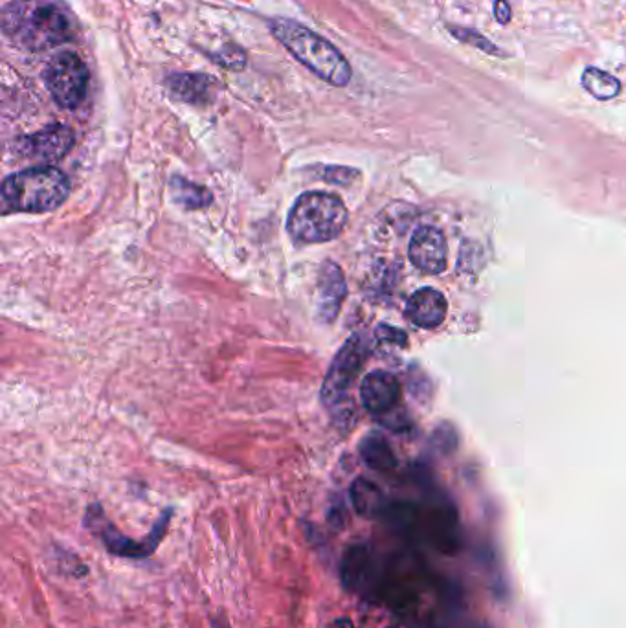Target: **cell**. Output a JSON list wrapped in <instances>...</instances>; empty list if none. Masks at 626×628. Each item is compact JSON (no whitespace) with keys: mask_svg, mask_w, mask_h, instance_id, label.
Returning <instances> with one entry per match:
<instances>
[{"mask_svg":"<svg viewBox=\"0 0 626 628\" xmlns=\"http://www.w3.org/2000/svg\"><path fill=\"white\" fill-rule=\"evenodd\" d=\"M347 223L346 204L325 191H307L294 202L287 228L300 243H329L342 234Z\"/></svg>","mask_w":626,"mask_h":628,"instance_id":"3957f363","label":"cell"},{"mask_svg":"<svg viewBox=\"0 0 626 628\" xmlns=\"http://www.w3.org/2000/svg\"><path fill=\"white\" fill-rule=\"evenodd\" d=\"M384 575L377 553L366 544L353 546L344 553L340 564V577L349 592L368 601L382 599Z\"/></svg>","mask_w":626,"mask_h":628,"instance_id":"52a82bcc","label":"cell"},{"mask_svg":"<svg viewBox=\"0 0 626 628\" xmlns=\"http://www.w3.org/2000/svg\"><path fill=\"white\" fill-rule=\"evenodd\" d=\"M408 256L415 269L437 276L447 269V241L436 226H419L412 236Z\"/></svg>","mask_w":626,"mask_h":628,"instance_id":"9c48e42d","label":"cell"},{"mask_svg":"<svg viewBox=\"0 0 626 628\" xmlns=\"http://www.w3.org/2000/svg\"><path fill=\"white\" fill-rule=\"evenodd\" d=\"M448 303L443 292L436 291L432 287L419 289L410 296L406 303V316L417 327L423 329H436L445 322Z\"/></svg>","mask_w":626,"mask_h":628,"instance_id":"7c38bea8","label":"cell"},{"mask_svg":"<svg viewBox=\"0 0 626 628\" xmlns=\"http://www.w3.org/2000/svg\"><path fill=\"white\" fill-rule=\"evenodd\" d=\"M212 79L201 74H177L169 79V89L180 100L199 103L208 100Z\"/></svg>","mask_w":626,"mask_h":628,"instance_id":"2e32d148","label":"cell"},{"mask_svg":"<svg viewBox=\"0 0 626 628\" xmlns=\"http://www.w3.org/2000/svg\"><path fill=\"white\" fill-rule=\"evenodd\" d=\"M360 450H362V456H364L366 463L375 471H390L397 463L390 445L377 436L366 439Z\"/></svg>","mask_w":626,"mask_h":628,"instance_id":"ac0fdd59","label":"cell"},{"mask_svg":"<svg viewBox=\"0 0 626 628\" xmlns=\"http://www.w3.org/2000/svg\"><path fill=\"white\" fill-rule=\"evenodd\" d=\"M274 37L285 46L302 65L313 70L318 78L335 87H346L351 81V67L335 46L324 37L314 34L302 24L289 19H276L270 24Z\"/></svg>","mask_w":626,"mask_h":628,"instance_id":"7a4b0ae2","label":"cell"},{"mask_svg":"<svg viewBox=\"0 0 626 628\" xmlns=\"http://www.w3.org/2000/svg\"><path fill=\"white\" fill-rule=\"evenodd\" d=\"M494 17L500 24L511 23V6L507 0H494Z\"/></svg>","mask_w":626,"mask_h":628,"instance_id":"ffe728a7","label":"cell"},{"mask_svg":"<svg viewBox=\"0 0 626 628\" xmlns=\"http://www.w3.org/2000/svg\"><path fill=\"white\" fill-rule=\"evenodd\" d=\"M419 529L425 535L428 542L443 555H454L458 553L461 537H459L458 518L447 509H436L426 516L421 522L419 518Z\"/></svg>","mask_w":626,"mask_h":628,"instance_id":"4fadbf2b","label":"cell"},{"mask_svg":"<svg viewBox=\"0 0 626 628\" xmlns=\"http://www.w3.org/2000/svg\"><path fill=\"white\" fill-rule=\"evenodd\" d=\"M351 500L357 509L358 515L366 516V518H375L382 513L384 509V493L379 485H375L369 480L358 478L357 482L351 487Z\"/></svg>","mask_w":626,"mask_h":628,"instance_id":"9a60e30c","label":"cell"},{"mask_svg":"<svg viewBox=\"0 0 626 628\" xmlns=\"http://www.w3.org/2000/svg\"><path fill=\"white\" fill-rule=\"evenodd\" d=\"M74 146V133L67 125H50L35 135L26 136L19 142V151L26 157L54 162L65 157Z\"/></svg>","mask_w":626,"mask_h":628,"instance_id":"30bf717a","label":"cell"},{"mask_svg":"<svg viewBox=\"0 0 626 628\" xmlns=\"http://www.w3.org/2000/svg\"><path fill=\"white\" fill-rule=\"evenodd\" d=\"M346 294V281L342 276V270L333 263H327L320 272L318 283V303L320 314H324L325 320H333L340 309V303Z\"/></svg>","mask_w":626,"mask_h":628,"instance_id":"5bb4252c","label":"cell"},{"mask_svg":"<svg viewBox=\"0 0 626 628\" xmlns=\"http://www.w3.org/2000/svg\"><path fill=\"white\" fill-rule=\"evenodd\" d=\"M45 83L59 107L76 109L85 100L89 70L78 54L61 52L46 65Z\"/></svg>","mask_w":626,"mask_h":628,"instance_id":"8992f818","label":"cell"},{"mask_svg":"<svg viewBox=\"0 0 626 628\" xmlns=\"http://www.w3.org/2000/svg\"><path fill=\"white\" fill-rule=\"evenodd\" d=\"M447 28L450 34L454 35L461 43H465V45L474 46V48H478V50L489 54V56H505L504 52H502L498 46L492 45L491 41H489L485 35H481L480 32H476V30L461 28V26H454V24H448Z\"/></svg>","mask_w":626,"mask_h":628,"instance_id":"d6986e66","label":"cell"},{"mask_svg":"<svg viewBox=\"0 0 626 628\" xmlns=\"http://www.w3.org/2000/svg\"><path fill=\"white\" fill-rule=\"evenodd\" d=\"M386 628H403V627H399V625H392V627H386Z\"/></svg>","mask_w":626,"mask_h":628,"instance_id":"cb8c5ba5","label":"cell"},{"mask_svg":"<svg viewBox=\"0 0 626 628\" xmlns=\"http://www.w3.org/2000/svg\"><path fill=\"white\" fill-rule=\"evenodd\" d=\"M366 357V349L357 337L349 338L344 348L338 351L329 373L322 384V399L325 403L340 404L349 386L357 379L358 371L362 370Z\"/></svg>","mask_w":626,"mask_h":628,"instance_id":"ba28073f","label":"cell"},{"mask_svg":"<svg viewBox=\"0 0 626 628\" xmlns=\"http://www.w3.org/2000/svg\"><path fill=\"white\" fill-rule=\"evenodd\" d=\"M2 30L15 45L41 52L70 41L74 23L56 2L15 0L4 8Z\"/></svg>","mask_w":626,"mask_h":628,"instance_id":"6da1fadb","label":"cell"},{"mask_svg":"<svg viewBox=\"0 0 626 628\" xmlns=\"http://www.w3.org/2000/svg\"><path fill=\"white\" fill-rule=\"evenodd\" d=\"M476 628H487V627H476Z\"/></svg>","mask_w":626,"mask_h":628,"instance_id":"d4e9b609","label":"cell"},{"mask_svg":"<svg viewBox=\"0 0 626 628\" xmlns=\"http://www.w3.org/2000/svg\"><path fill=\"white\" fill-rule=\"evenodd\" d=\"M169 518H171V513L168 511L158 520L157 526L149 533V537L144 540H133L114 528L107 520V516L103 515L100 507L94 505L87 511V528L101 540V544L112 555L123 557V559H146L157 551L158 544L164 539Z\"/></svg>","mask_w":626,"mask_h":628,"instance_id":"5b68a950","label":"cell"},{"mask_svg":"<svg viewBox=\"0 0 626 628\" xmlns=\"http://www.w3.org/2000/svg\"><path fill=\"white\" fill-rule=\"evenodd\" d=\"M377 337L381 338V340H390V342H406V337H404L401 331H397V329H393V327L381 326L379 327V331H377Z\"/></svg>","mask_w":626,"mask_h":628,"instance_id":"44dd1931","label":"cell"},{"mask_svg":"<svg viewBox=\"0 0 626 628\" xmlns=\"http://www.w3.org/2000/svg\"><path fill=\"white\" fill-rule=\"evenodd\" d=\"M329 628H355V627H353V623H351L349 619H336V621H333V623L329 625Z\"/></svg>","mask_w":626,"mask_h":628,"instance_id":"7402d4cb","label":"cell"},{"mask_svg":"<svg viewBox=\"0 0 626 628\" xmlns=\"http://www.w3.org/2000/svg\"><path fill=\"white\" fill-rule=\"evenodd\" d=\"M360 397L371 414H388L399 404L401 384L388 371H371L362 381Z\"/></svg>","mask_w":626,"mask_h":628,"instance_id":"8fae6325","label":"cell"},{"mask_svg":"<svg viewBox=\"0 0 626 628\" xmlns=\"http://www.w3.org/2000/svg\"><path fill=\"white\" fill-rule=\"evenodd\" d=\"M67 175L56 168L24 169L2 184V199L17 212L43 214L59 208L68 197Z\"/></svg>","mask_w":626,"mask_h":628,"instance_id":"277c9868","label":"cell"},{"mask_svg":"<svg viewBox=\"0 0 626 628\" xmlns=\"http://www.w3.org/2000/svg\"><path fill=\"white\" fill-rule=\"evenodd\" d=\"M582 87L590 92L595 100H614L621 92V81L612 76L610 72H604L601 68L588 67L582 72Z\"/></svg>","mask_w":626,"mask_h":628,"instance_id":"e0dca14e","label":"cell"},{"mask_svg":"<svg viewBox=\"0 0 626 628\" xmlns=\"http://www.w3.org/2000/svg\"><path fill=\"white\" fill-rule=\"evenodd\" d=\"M212 628H230V625L224 621L223 617H217V619H213Z\"/></svg>","mask_w":626,"mask_h":628,"instance_id":"603a6c76","label":"cell"}]
</instances>
